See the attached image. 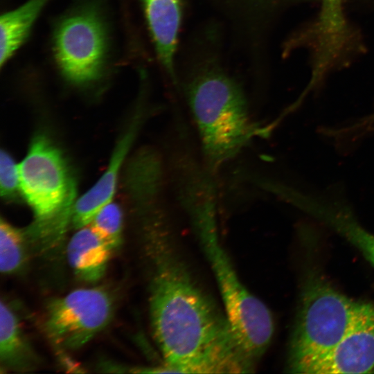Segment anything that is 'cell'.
I'll list each match as a JSON object with an SVG mask.
<instances>
[{"label":"cell","mask_w":374,"mask_h":374,"mask_svg":"<svg viewBox=\"0 0 374 374\" xmlns=\"http://www.w3.org/2000/svg\"><path fill=\"white\" fill-rule=\"evenodd\" d=\"M166 224L159 222L149 246L150 319L166 373L253 372L256 364L237 339L224 311L195 280Z\"/></svg>","instance_id":"1"},{"label":"cell","mask_w":374,"mask_h":374,"mask_svg":"<svg viewBox=\"0 0 374 374\" xmlns=\"http://www.w3.org/2000/svg\"><path fill=\"white\" fill-rule=\"evenodd\" d=\"M185 93L206 161L212 169L233 157L253 131L241 87L214 58L202 61Z\"/></svg>","instance_id":"2"},{"label":"cell","mask_w":374,"mask_h":374,"mask_svg":"<svg viewBox=\"0 0 374 374\" xmlns=\"http://www.w3.org/2000/svg\"><path fill=\"white\" fill-rule=\"evenodd\" d=\"M21 195L33 210L27 235L43 250L62 240L71 222L75 184L58 148L44 134L36 135L18 165Z\"/></svg>","instance_id":"3"},{"label":"cell","mask_w":374,"mask_h":374,"mask_svg":"<svg viewBox=\"0 0 374 374\" xmlns=\"http://www.w3.org/2000/svg\"><path fill=\"white\" fill-rule=\"evenodd\" d=\"M192 224L215 278L231 328L248 356L256 364L274 335L272 314L239 278L220 240L215 215L197 217Z\"/></svg>","instance_id":"4"},{"label":"cell","mask_w":374,"mask_h":374,"mask_svg":"<svg viewBox=\"0 0 374 374\" xmlns=\"http://www.w3.org/2000/svg\"><path fill=\"white\" fill-rule=\"evenodd\" d=\"M363 303L341 294L326 281L310 280L303 293L290 341L288 371L300 373L330 350L346 335Z\"/></svg>","instance_id":"5"},{"label":"cell","mask_w":374,"mask_h":374,"mask_svg":"<svg viewBox=\"0 0 374 374\" xmlns=\"http://www.w3.org/2000/svg\"><path fill=\"white\" fill-rule=\"evenodd\" d=\"M53 50L69 82L87 84L99 79L105 66L107 34L98 12L81 8L63 19L55 30Z\"/></svg>","instance_id":"6"},{"label":"cell","mask_w":374,"mask_h":374,"mask_svg":"<svg viewBox=\"0 0 374 374\" xmlns=\"http://www.w3.org/2000/svg\"><path fill=\"white\" fill-rule=\"evenodd\" d=\"M113 310L112 299L105 290L78 289L49 303L46 331L57 346L78 349L108 325Z\"/></svg>","instance_id":"7"},{"label":"cell","mask_w":374,"mask_h":374,"mask_svg":"<svg viewBox=\"0 0 374 374\" xmlns=\"http://www.w3.org/2000/svg\"><path fill=\"white\" fill-rule=\"evenodd\" d=\"M374 373V307L363 303L343 338L327 353L302 368L300 373Z\"/></svg>","instance_id":"8"},{"label":"cell","mask_w":374,"mask_h":374,"mask_svg":"<svg viewBox=\"0 0 374 374\" xmlns=\"http://www.w3.org/2000/svg\"><path fill=\"white\" fill-rule=\"evenodd\" d=\"M139 125V116L132 120L118 141L105 173L75 202L71 217V223L75 229H79L89 224L96 214L112 201L120 168L133 142Z\"/></svg>","instance_id":"9"},{"label":"cell","mask_w":374,"mask_h":374,"mask_svg":"<svg viewBox=\"0 0 374 374\" xmlns=\"http://www.w3.org/2000/svg\"><path fill=\"white\" fill-rule=\"evenodd\" d=\"M155 50L168 75L175 81V59L181 26V0H141Z\"/></svg>","instance_id":"10"},{"label":"cell","mask_w":374,"mask_h":374,"mask_svg":"<svg viewBox=\"0 0 374 374\" xmlns=\"http://www.w3.org/2000/svg\"><path fill=\"white\" fill-rule=\"evenodd\" d=\"M77 230L67 245L69 265L81 280L96 282L105 273L112 249L89 224Z\"/></svg>","instance_id":"11"},{"label":"cell","mask_w":374,"mask_h":374,"mask_svg":"<svg viewBox=\"0 0 374 374\" xmlns=\"http://www.w3.org/2000/svg\"><path fill=\"white\" fill-rule=\"evenodd\" d=\"M48 0H28L0 18V65L2 66L22 44Z\"/></svg>","instance_id":"12"},{"label":"cell","mask_w":374,"mask_h":374,"mask_svg":"<svg viewBox=\"0 0 374 374\" xmlns=\"http://www.w3.org/2000/svg\"><path fill=\"white\" fill-rule=\"evenodd\" d=\"M0 359L5 366L21 370L31 368L35 360L18 319L3 301L0 305Z\"/></svg>","instance_id":"13"},{"label":"cell","mask_w":374,"mask_h":374,"mask_svg":"<svg viewBox=\"0 0 374 374\" xmlns=\"http://www.w3.org/2000/svg\"><path fill=\"white\" fill-rule=\"evenodd\" d=\"M26 256L25 235L3 218L0 222V269L11 274L20 269Z\"/></svg>","instance_id":"14"},{"label":"cell","mask_w":374,"mask_h":374,"mask_svg":"<svg viewBox=\"0 0 374 374\" xmlns=\"http://www.w3.org/2000/svg\"><path fill=\"white\" fill-rule=\"evenodd\" d=\"M96 234L113 250L121 242L123 213L112 201L104 206L89 223Z\"/></svg>","instance_id":"15"},{"label":"cell","mask_w":374,"mask_h":374,"mask_svg":"<svg viewBox=\"0 0 374 374\" xmlns=\"http://www.w3.org/2000/svg\"><path fill=\"white\" fill-rule=\"evenodd\" d=\"M0 189L6 200H15L21 194L18 166L5 150L0 155Z\"/></svg>","instance_id":"16"},{"label":"cell","mask_w":374,"mask_h":374,"mask_svg":"<svg viewBox=\"0 0 374 374\" xmlns=\"http://www.w3.org/2000/svg\"><path fill=\"white\" fill-rule=\"evenodd\" d=\"M258 6H271L284 0H251Z\"/></svg>","instance_id":"17"}]
</instances>
